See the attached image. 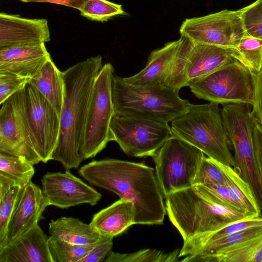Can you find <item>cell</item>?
Here are the masks:
<instances>
[{
    "instance_id": "obj_18",
    "label": "cell",
    "mask_w": 262,
    "mask_h": 262,
    "mask_svg": "<svg viewBox=\"0 0 262 262\" xmlns=\"http://www.w3.org/2000/svg\"><path fill=\"white\" fill-rule=\"evenodd\" d=\"M48 239L37 224L0 248V262H53Z\"/></svg>"
},
{
    "instance_id": "obj_37",
    "label": "cell",
    "mask_w": 262,
    "mask_h": 262,
    "mask_svg": "<svg viewBox=\"0 0 262 262\" xmlns=\"http://www.w3.org/2000/svg\"><path fill=\"white\" fill-rule=\"evenodd\" d=\"M30 79L7 72H0V104L24 89Z\"/></svg>"
},
{
    "instance_id": "obj_22",
    "label": "cell",
    "mask_w": 262,
    "mask_h": 262,
    "mask_svg": "<svg viewBox=\"0 0 262 262\" xmlns=\"http://www.w3.org/2000/svg\"><path fill=\"white\" fill-rule=\"evenodd\" d=\"M182 261L262 262V234L208 255H187Z\"/></svg>"
},
{
    "instance_id": "obj_19",
    "label": "cell",
    "mask_w": 262,
    "mask_h": 262,
    "mask_svg": "<svg viewBox=\"0 0 262 262\" xmlns=\"http://www.w3.org/2000/svg\"><path fill=\"white\" fill-rule=\"evenodd\" d=\"M51 58L45 43L0 49V72L31 79Z\"/></svg>"
},
{
    "instance_id": "obj_38",
    "label": "cell",
    "mask_w": 262,
    "mask_h": 262,
    "mask_svg": "<svg viewBox=\"0 0 262 262\" xmlns=\"http://www.w3.org/2000/svg\"><path fill=\"white\" fill-rule=\"evenodd\" d=\"M114 237L103 236L93 249L80 262L103 261L111 251Z\"/></svg>"
},
{
    "instance_id": "obj_6",
    "label": "cell",
    "mask_w": 262,
    "mask_h": 262,
    "mask_svg": "<svg viewBox=\"0 0 262 262\" xmlns=\"http://www.w3.org/2000/svg\"><path fill=\"white\" fill-rule=\"evenodd\" d=\"M224 124L234 152V170L249 185L262 216V179L254 142L256 120L252 105L245 103L222 104Z\"/></svg>"
},
{
    "instance_id": "obj_27",
    "label": "cell",
    "mask_w": 262,
    "mask_h": 262,
    "mask_svg": "<svg viewBox=\"0 0 262 262\" xmlns=\"http://www.w3.org/2000/svg\"><path fill=\"white\" fill-rule=\"evenodd\" d=\"M217 163L226 176L225 184L234 200L249 213L260 216L257 203L248 184L242 179L233 167Z\"/></svg>"
},
{
    "instance_id": "obj_36",
    "label": "cell",
    "mask_w": 262,
    "mask_h": 262,
    "mask_svg": "<svg viewBox=\"0 0 262 262\" xmlns=\"http://www.w3.org/2000/svg\"><path fill=\"white\" fill-rule=\"evenodd\" d=\"M241 17L246 34L262 39V3L257 0L241 9Z\"/></svg>"
},
{
    "instance_id": "obj_32",
    "label": "cell",
    "mask_w": 262,
    "mask_h": 262,
    "mask_svg": "<svg viewBox=\"0 0 262 262\" xmlns=\"http://www.w3.org/2000/svg\"><path fill=\"white\" fill-rule=\"evenodd\" d=\"M180 251L176 250L164 253L158 250L144 249L129 254H120L111 251L105 262H171L178 261Z\"/></svg>"
},
{
    "instance_id": "obj_1",
    "label": "cell",
    "mask_w": 262,
    "mask_h": 262,
    "mask_svg": "<svg viewBox=\"0 0 262 262\" xmlns=\"http://www.w3.org/2000/svg\"><path fill=\"white\" fill-rule=\"evenodd\" d=\"M79 174L89 184L131 201L135 224L161 225L166 213L155 170L143 163L115 159L92 161Z\"/></svg>"
},
{
    "instance_id": "obj_14",
    "label": "cell",
    "mask_w": 262,
    "mask_h": 262,
    "mask_svg": "<svg viewBox=\"0 0 262 262\" xmlns=\"http://www.w3.org/2000/svg\"><path fill=\"white\" fill-rule=\"evenodd\" d=\"M42 191L49 205L64 209L82 204L94 206L101 194L66 170L46 173L41 179Z\"/></svg>"
},
{
    "instance_id": "obj_12",
    "label": "cell",
    "mask_w": 262,
    "mask_h": 262,
    "mask_svg": "<svg viewBox=\"0 0 262 262\" xmlns=\"http://www.w3.org/2000/svg\"><path fill=\"white\" fill-rule=\"evenodd\" d=\"M110 131L111 141L136 157H152L172 136L167 123L131 116H114Z\"/></svg>"
},
{
    "instance_id": "obj_5",
    "label": "cell",
    "mask_w": 262,
    "mask_h": 262,
    "mask_svg": "<svg viewBox=\"0 0 262 262\" xmlns=\"http://www.w3.org/2000/svg\"><path fill=\"white\" fill-rule=\"evenodd\" d=\"M219 104H190L187 111L171 122L172 136L201 150L208 157L234 167L231 145Z\"/></svg>"
},
{
    "instance_id": "obj_3",
    "label": "cell",
    "mask_w": 262,
    "mask_h": 262,
    "mask_svg": "<svg viewBox=\"0 0 262 262\" xmlns=\"http://www.w3.org/2000/svg\"><path fill=\"white\" fill-rule=\"evenodd\" d=\"M165 198L166 213L184 242L235 222L256 216L215 204L203 196L194 186Z\"/></svg>"
},
{
    "instance_id": "obj_35",
    "label": "cell",
    "mask_w": 262,
    "mask_h": 262,
    "mask_svg": "<svg viewBox=\"0 0 262 262\" xmlns=\"http://www.w3.org/2000/svg\"><path fill=\"white\" fill-rule=\"evenodd\" d=\"M226 184V176L215 160L204 157L195 174L194 185Z\"/></svg>"
},
{
    "instance_id": "obj_29",
    "label": "cell",
    "mask_w": 262,
    "mask_h": 262,
    "mask_svg": "<svg viewBox=\"0 0 262 262\" xmlns=\"http://www.w3.org/2000/svg\"><path fill=\"white\" fill-rule=\"evenodd\" d=\"M97 243L92 245L74 244L53 235H51L48 239L53 262H80Z\"/></svg>"
},
{
    "instance_id": "obj_9",
    "label": "cell",
    "mask_w": 262,
    "mask_h": 262,
    "mask_svg": "<svg viewBox=\"0 0 262 262\" xmlns=\"http://www.w3.org/2000/svg\"><path fill=\"white\" fill-rule=\"evenodd\" d=\"M114 69L101 68L94 83L87 112L80 154L83 160L95 157L111 141L110 125L115 111L112 94Z\"/></svg>"
},
{
    "instance_id": "obj_15",
    "label": "cell",
    "mask_w": 262,
    "mask_h": 262,
    "mask_svg": "<svg viewBox=\"0 0 262 262\" xmlns=\"http://www.w3.org/2000/svg\"><path fill=\"white\" fill-rule=\"evenodd\" d=\"M1 105L0 152L23 157L33 165L41 162L13 96Z\"/></svg>"
},
{
    "instance_id": "obj_21",
    "label": "cell",
    "mask_w": 262,
    "mask_h": 262,
    "mask_svg": "<svg viewBox=\"0 0 262 262\" xmlns=\"http://www.w3.org/2000/svg\"><path fill=\"white\" fill-rule=\"evenodd\" d=\"M136 214L134 204L120 198L94 214L90 224L101 236L114 237L135 224Z\"/></svg>"
},
{
    "instance_id": "obj_10",
    "label": "cell",
    "mask_w": 262,
    "mask_h": 262,
    "mask_svg": "<svg viewBox=\"0 0 262 262\" xmlns=\"http://www.w3.org/2000/svg\"><path fill=\"white\" fill-rule=\"evenodd\" d=\"M191 92L198 98L218 104L245 103L251 105L255 74L234 59L209 75L191 82Z\"/></svg>"
},
{
    "instance_id": "obj_11",
    "label": "cell",
    "mask_w": 262,
    "mask_h": 262,
    "mask_svg": "<svg viewBox=\"0 0 262 262\" xmlns=\"http://www.w3.org/2000/svg\"><path fill=\"white\" fill-rule=\"evenodd\" d=\"M205 157L199 149L172 136L152 157L164 196L189 188Z\"/></svg>"
},
{
    "instance_id": "obj_42",
    "label": "cell",
    "mask_w": 262,
    "mask_h": 262,
    "mask_svg": "<svg viewBox=\"0 0 262 262\" xmlns=\"http://www.w3.org/2000/svg\"><path fill=\"white\" fill-rule=\"evenodd\" d=\"M260 1H261V3H262V0H260Z\"/></svg>"
},
{
    "instance_id": "obj_24",
    "label": "cell",
    "mask_w": 262,
    "mask_h": 262,
    "mask_svg": "<svg viewBox=\"0 0 262 262\" xmlns=\"http://www.w3.org/2000/svg\"><path fill=\"white\" fill-rule=\"evenodd\" d=\"M29 82L34 85L51 103L60 116L64 97L62 72L59 70L51 58Z\"/></svg>"
},
{
    "instance_id": "obj_23",
    "label": "cell",
    "mask_w": 262,
    "mask_h": 262,
    "mask_svg": "<svg viewBox=\"0 0 262 262\" xmlns=\"http://www.w3.org/2000/svg\"><path fill=\"white\" fill-rule=\"evenodd\" d=\"M51 235L77 245H92L103 237L90 224L72 217H61L51 220L49 224Z\"/></svg>"
},
{
    "instance_id": "obj_17",
    "label": "cell",
    "mask_w": 262,
    "mask_h": 262,
    "mask_svg": "<svg viewBox=\"0 0 262 262\" xmlns=\"http://www.w3.org/2000/svg\"><path fill=\"white\" fill-rule=\"evenodd\" d=\"M48 206L42 189L30 182L23 188L12 214L8 227L7 243L38 224L43 218V212Z\"/></svg>"
},
{
    "instance_id": "obj_33",
    "label": "cell",
    "mask_w": 262,
    "mask_h": 262,
    "mask_svg": "<svg viewBox=\"0 0 262 262\" xmlns=\"http://www.w3.org/2000/svg\"><path fill=\"white\" fill-rule=\"evenodd\" d=\"M79 11L82 16L100 22L107 21L117 15L127 14L121 5L107 0H88Z\"/></svg>"
},
{
    "instance_id": "obj_20",
    "label": "cell",
    "mask_w": 262,
    "mask_h": 262,
    "mask_svg": "<svg viewBox=\"0 0 262 262\" xmlns=\"http://www.w3.org/2000/svg\"><path fill=\"white\" fill-rule=\"evenodd\" d=\"M181 42L180 38L168 42L150 54L145 67L137 74L124 80L130 84L140 85H164L173 64ZM165 86V85H164Z\"/></svg>"
},
{
    "instance_id": "obj_41",
    "label": "cell",
    "mask_w": 262,
    "mask_h": 262,
    "mask_svg": "<svg viewBox=\"0 0 262 262\" xmlns=\"http://www.w3.org/2000/svg\"><path fill=\"white\" fill-rule=\"evenodd\" d=\"M23 2L48 3L63 5L79 10L88 0H18Z\"/></svg>"
},
{
    "instance_id": "obj_4",
    "label": "cell",
    "mask_w": 262,
    "mask_h": 262,
    "mask_svg": "<svg viewBox=\"0 0 262 262\" xmlns=\"http://www.w3.org/2000/svg\"><path fill=\"white\" fill-rule=\"evenodd\" d=\"M179 92L162 85H140L126 82L115 74L112 94L115 116H131L164 123L184 115L191 103Z\"/></svg>"
},
{
    "instance_id": "obj_34",
    "label": "cell",
    "mask_w": 262,
    "mask_h": 262,
    "mask_svg": "<svg viewBox=\"0 0 262 262\" xmlns=\"http://www.w3.org/2000/svg\"><path fill=\"white\" fill-rule=\"evenodd\" d=\"M193 186L203 196L215 204L233 210L250 214L244 210L234 200L226 184L194 185Z\"/></svg>"
},
{
    "instance_id": "obj_2",
    "label": "cell",
    "mask_w": 262,
    "mask_h": 262,
    "mask_svg": "<svg viewBox=\"0 0 262 262\" xmlns=\"http://www.w3.org/2000/svg\"><path fill=\"white\" fill-rule=\"evenodd\" d=\"M102 66V57L99 55L62 72L64 97L60 134L52 160L60 162L66 170L78 168L83 160L80 150L88 106L96 78Z\"/></svg>"
},
{
    "instance_id": "obj_40",
    "label": "cell",
    "mask_w": 262,
    "mask_h": 262,
    "mask_svg": "<svg viewBox=\"0 0 262 262\" xmlns=\"http://www.w3.org/2000/svg\"><path fill=\"white\" fill-rule=\"evenodd\" d=\"M254 142L258 168L262 179V126L257 119L254 129Z\"/></svg>"
},
{
    "instance_id": "obj_8",
    "label": "cell",
    "mask_w": 262,
    "mask_h": 262,
    "mask_svg": "<svg viewBox=\"0 0 262 262\" xmlns=\"http://www.w3.org/2000/svg\"><path fill=\"white\" fill-rule=\"evenodd\" d=\"M181 42L164 85L178 92L184 86L217 70L234 59V47L192 42L181 36Z\"/></svg>"
},
{
    "instance_id": "obj_26",
    "label": "cell",
    "mask_w": 262,
    "mask_h": 262,
    "mask_svg": "<svg viewBox=\"0 0 262 262\" xmlns=\"http://www.w3.org/2000/svg\"><path fill=\"white\" fill-rule=\"evenodd\" d=\"M23 188L0 174V248L7 243L8 224Z\"/></svg>"
},
{
    "instance_id": "obj_7",
    "label": "cell",
    "mask_w": 262,
    "mask_h": 262,
    "mask_svg": "<svg viewBox=\"0 0 262 262\" xmlns=\"http://www.w3.org/2000/svg\"><path fill=\"white\" fill-rule=\"evenodd\" d=\"M34 148L43 163L52 160L60 134V117L51 103L29 82L13 95Z\"/></svg>"
},
{
    "instance_id": "obj_16",
    "label": "cell",
    "mask_w": 262,
    "mask_h": 262,
    "mask_svg": "<svg viewBox=\"0 0 262 262\" xmlns=\"http://www.w3.org/2000/svg\"><path fill=\"white\" fill-rule=\"evenodd\" d=\"M50 40L46 19L27 18L4 12L0 13V49L39 45Z\"/></svg>"
},
{
    "instance_id": "obj_39",
    "label": "cell",
    "mask_w": 262,
    "mask_h": 262,
    "mask_svg": "<svg viewBox=\"0 0 262 262\" xmlns=\"http://www.w3.org/2000/svg\"><path fill=\"white\" fill-rule=\"evenodd\" d=\"M252 112L262 126V70L255 74V91Z\"/></svg>"
},
{
    "instance_id": "obj_25",
    "label": "cell",
    "mask_w": 262,
    "mask_h": 262,
    "mask_svg": "<svg viewBox=\"0 0 262 262\" xmlns=\"http://www.w3.org/2000/svg\"><path fill=\"white\" fill-rule=\"evenodd\" d=\"M262 226V216L246 219L228 225L220 229L184 242L179 257L191 255L204 244L249 228Z\"/></svg>"
},
{
    "instance_id": "obj_28",
    "label": "cell",
    "mask_w": 262,
    "mask_h": 262,
    "mask_svg": "<svg viewBox=\"0 0 262 262\" xmlns=\"http://www.w3.org/2000/svg\"><path fill=\"white\" fill-rule=\"evenodd\" d=\"M33 165L25 158L0 152V174L25 187L33 178Z\"/></svg>"
},
{
    "instance_id": "obj_13",
    "label": "cell",
    "mask_w": 262,
    "mask_h": 262,
    "mask_svg": "<svg viewBox=\"0 0 262 262\" xmlns=\"http://www.w3.org/2000/svg\"><path fill=\"white\" fill-rule=\"evenodd\" d=\"M179 32L181 36L193 42L234 48L247 35L241 9H225L186 18L182 22Z\"/></svg>"
},
{
    "instance_id": "obj_31",
    "label": "cell",
    "mask_w": 262,
    "mask_h": 262,
    "mask_svg": "<svg viewBox=\"0 0 262 262\" xmlns=\"http://www.w3.org/2000/svg\"><path fill=\"white\" fill-rule=\"evenodd\" d=\"M235 48L238 52L237 60L254 74L262 70V39L246 35Z\"/></svg>"
},
{
    "instance_id": "obj_30",
    "label": "cell",
    "mask_w": 262,
    "mask_h": 262,
    "mask_svg": "<svg viewBox=\"0 0 262 262\" xmlns=\"http://www.w3.org/2000/svg\"><path fill=\"white\" fill-rule=\"evenodd\" d=\"M262 234V226H256L208 242L191 255H208L216 253Z\"/></svg>"
}]
</instances>
